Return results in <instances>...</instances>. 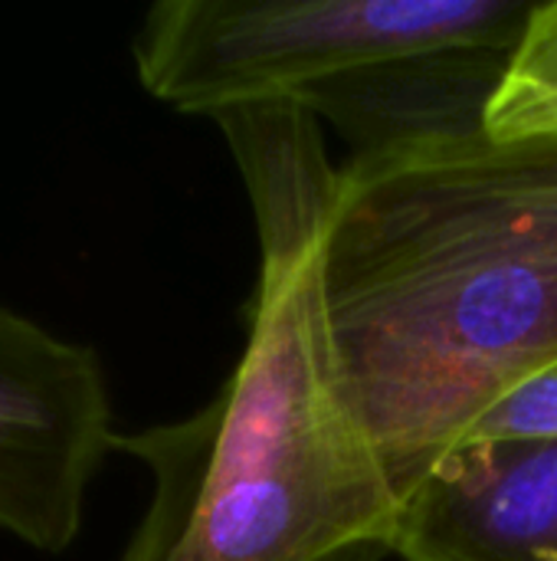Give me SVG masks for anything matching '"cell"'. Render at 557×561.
Returning a JSON list of instances; mask_svg holds the SVG:
<instances>
[{
    "mask_svg": "<svg viewBox=\"0 0 557 561\" xmlns=\"http://www.w3.org/2000/svg\"><path fill=\"white\" fill-rule=\"evenodd\" d=\"M345 394L401 493L557 368V138L483 118L351 151L325 237Z\"/></svg>",
    "mask_w": 557,
    "mask_h": 561,
    "instance_id": "1",
    "label": "cell"
},
{
    "mask_svg": "<svg viewBox=\"0 0 557 561\" xmlns=\"http://www.w3.org/2000/svg\"><path fill=\"white\" fill-rule=\"evenodd\" d=\"M213 122L259 233L246 348L200 411L115 437L151 473L118 561H384L401 493L345 394L325 306L341 164L292 99Z\"/></svg>",
    "mask_w": 557,
    "mask_h": 561,
    "instance_id": "2",
    "label": "cell"
},
{
    "mask_svg": "<svg viewBox=\"0 0 557 561\" xmlns=\"http://www.w3.org/2000/svg\"><path fill=\"white\" fill-rule=\"evenodd\" d=\"M535 0H161L135 39L138 82L217 118L394 59L512 53Z\"/></svg>",
    "mask_w": 557,
    "mask_h": 561,
    "instance_id": "3",
    "label": "cell"
},
{
    "mask_svg": "<svg viewBox=\"0 0 557 561\" xmlns=\"http://www.w3.org/2000/svg\"><path fill=\"white\" fill-rule=\"evenodd\" d=\"M112 421L98 352L0 306V533L43 556L69 552L115 454Z\"/></svg>",
    "mask_w": 557,
    "mask_h": 561,
    "instance_id": "4",
    "label": "cell"
},
{
    "mask_svg": "<svg viewBox=\"0 0 557 561\" xmlns=\"http://www.w3.org/2000/svg\"><path fill=\"white\" fill-rule=\"evenodd\" d=\"M404 561H557V437L466 440L401 500Z\"/></svg>",
    "mask_w": 557,
    "mask_h": 561,
    "instance_id": "5",
    "label": "cell"
},
{
    "mask_svg": "<svg viewBox=\"0 0 557 561\" xmlns=\"http://www.w3.org/2000/svg\"><path fill=\"white\" fill-rule=\"evenodd\" d=\"M483 125L496 141L557 138V0H535L506 56Z\"/></svg>",
    "mask_w": 557,
    "mask_h": 561,
    "instance_id": "6",
    "label": "cell"
},
{
    "mask_svg": "<svg viewBox=\"0 0 557 561\" xmlns=\"http://www.w3.org/2000/svg\"><path fill=\"white\" fill-rule=\"evenodd\" d=\"M506 437H557V368L522 385L515 394L496 404L469 431L466 440H506Z\"/></svg>",
    "mask_w": 557,
    "mask_h": 561,
    "instance_id": "7",
    "label": "cell"
}]
</instances>
